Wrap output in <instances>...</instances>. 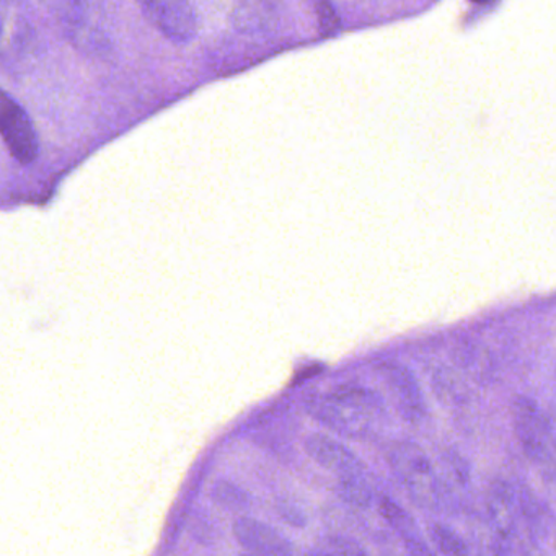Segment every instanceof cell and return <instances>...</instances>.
Segmentation results:
<instances>
[{
	"instance_id": "1",
	"label": "cell",
	"mask_w": 556,
	"mask_h": 556,
	"mask_svg": "<svg viewBox=\"0 0 556 556\" xmlns=\"http://www.w3.org/2000/svg\"><path fill=\"white\" fill-rule=\"evenodd\" d=\"M312 412L331 431L357 441L376 432L386 415V403L374 390L344 387L315 400Z\"/></svg>"
},
{
	"instance_id": "2",
	"label": "cell",
	"mask_w": 556,
	"mask_h": 556,
	"mask_svg": "<svg viewBox=\"0 0 556 556\" xmlns=\"http://www.w3.org/2000/svg\"><path fill=\"white\" fill-rule=\"evenodd\" d=\"M400 483L413 501L425 509H439L442 503L441 483L426 452L413 442H396L387 454Z\"/></svg>"
},
{
	"instance_id": "3",
	"label": "cell",
	"mask_w": 556,
	"mask_h": 556,
	"mask_svg": "<svg viewBox=\"0 0 556 556\" xmlns=\"http://www.w3.org/2000/svg\"><path fill=\"white\" fill-rule=\"evenodd\" d=\"M0 138L15 161L28 165L40 154V139L24 106L0 89Z\"/></svg>"
},
{
	"instance_id": "4",
	"label": "cell",
	"mask_w": 556,
	"mask_h": 556,
	"mask_svg": "<svg viewBox=\"0 0 556 556\" xmlns=\"http://www.w3.org/2000/svg\"><path fill=\"white\" fill-rule=\"evenodd\" d=\"M146 21L172 43L188 45L197 38L198 17L190 0H136Z\"/></svg>"
},
{
	"instance_id": "5",
	"label": "cell",
	"mask_w": 556,
	"mask_h": 556,
	"mask_svg": "<svg viewBox=\"0 0 556 556\" xmlns=\"http://www.w3.org/2000/svg\"><path fill=\"white\" fill-rule=\"evenodd\" d=\"M514 431L522 445L523 454L536 465L552 462V428L539 406L527 399L513 400Z\"/></svg>"
},
{
	"instance_id": "6",
	"label": "cell",
	"mask_w": 556,
	"mask_h": 556,
	"mask_svg": "<svg viewBox=\"0 0 556 556\" xmlns=\"http://www.w3.org/2000/svg\"><path fill=\"white\" fill-rule=\"evenodd\" d=\"M379 376L389 389L393 405L403 419L409 425H418L426 418L428 406L425 396L419 389L418 380L413 376L408 367L402 364H383L379 369Z\"/></svg>"
},
{
	"instance_id": "7",
	"label": "cell",
	"mask_w": 556,
	"mask_h": 556,
	"mask_svg": "<svg viewBox=\"0 0 556 556\" xmlns=\"http://www.w3.org/2000/svg\"><path fill=\"white\" fill-rule=\"evenodd\" d=\"M233 535L239 545L253 555L288 556L295 552L294 545L278 530L250 517H240L233 522Z\"/></svg>"
},
{
	"instance_id": "8",
	"label": "cell",
	"mask_w": 556,
	"mask_h": 556,
	"mask_svg": "<svg viewBox=\"0 0 556 556\" xmlns=\"http://www.w3.org/2000/svg\"><path fill=\"white\" fill-rule=\"evenodd\" d=\"M305 452L312 460L333 473L359 475L366 470L364 462L343 442L325 434H311L304 442Z\"/></svg>"
},
{
	"instance_id": "9",
	"label": "cell",
	"mask_w": 556,
	"mask_h": 556,
	"mask_svg": "<svg viewBox=\"0 0 556 556\" xmlns=\"http://www.w3.org/2000/svg\"><path fill=\"white\" fill-rule=\"evenodd\" d=\"M486 507L491 527L500 539H514L519 529L520 519L516 491L504 481H496L491 484Z\"/></svg>"
},
{
	"instance_id": "10",
	"label": "cell",
	"mask_w": 556,
	"mask_h": 556,
	"mask_svg": "<svg viewBox=\"0 0 556 556\" xmlns=\"http://www.w3.org/2000/svg\"><path fill=\"white\" fill-rule=\"evenodd\" d=\"M380 516L402 535L406 549L413 555H432V549L428 548L418 530H416L415 520L409 517L403 507H400L395 501L386 497L379 506Z\"/></svg>"
},
{
	"instance_id": "11",
	"label": "cell",
	"mask_w": 556,
	"mask_h": 556,
	"mask_svg": "<svg viewBox=\"0 0 556 556\" xmlns=\"http://www.w3.org/2000/svg\"><path fill=\"white\" fill-rule=\"evenodd\" d=\"M337 491L341 500L346 501L351 506L366 509L372 503V490L364 480L363 473L343 475L338 481Z\"/></svg>"
},
{
	"instance_id": "12",
	"label": "cell",
	"mask_w": 556,
	"mask_h": 556,
	"mask_svg": "<svg viewBox=\"0 0 556 556\" xmlns=\"http://www.w3.org/2000/svg\"><path fill=\"white\" fill-rule=\"evenodd\" d=\"M211 496L219 506L233 510V513L249 509L250 506V496L247 494V491L237 486L232 481H219V483L214 484Z\"/></svg>"
},
{
	"instance_id": "13",
	"label": "cell",
	"mask_w": 556,
	"mask_h": 556,
	"mask_svg": "<svg viewBox=\"0 0 556 556\" xmlns=\"http://www.w3.org/2000/svg\"><path fill=\"white\" fill-rule=\"evenodd\" d=\"M429 535H431L432 542L438 546L439 552L444 555H468L467 543L462 540V536L455 532L451 527L444 526V523H434L429 529Z\"/></svg>"
},
{
	"instance_id": "14",
	"label": "cell",
	"mask_w": 556,
	"mask_h": 556,
	"mask_svg": "<svg viewBox=\"0 0 556 556\" xmlns=\"http://www.w3.org/2000/svg\"><path fill=\"white\" fill-rule=\"evenodd\" d=\"M318 553H340V555H367V549L361 543L348 536H327L320 543Z\"/></svg>"
},
{
	"instance_id": "15",
	"label": "cell",
	"mask_w": 556,
	"mask_h": 556,
	"mask_svg": "<svg viewBox=\"0 0 556 556\" xmlns=\"http://www.w3.org/2000/svg\"><path fill=\"white\" fill-rule=\"evenodd\" d=\"M315 14H317L318 27L324 35L337 34L340 28V17L337 9L333 8L330 0H317L315 2Z\"/></svg>"
},
{
	"instance_id": "16",
	"label": "cell",
	"mask_w": 556,
	"mask_h": 556,
	"mask_svg": "<svg viewBox=\"0 0 556 556\" xmlns=\"http://www.w3.org/2000/svg\"><path fill=\"white\" fill-rule=\"evenodd\" d=\"M276 510H278L279 517L285 520L286 523L292 527H304L307 523V517H305L304 510L295 504L288 503V501H279L276 504Z\"/></svg>"
},
{
	"instance_id": "17",
	"label": "cell",
	"mask_w": 556,
	"mask_h": 556,
	"mask_svg": "<svg viewBox=\"0 0 556 556\" xmlns=\"http://www.w3.org/2000/svg\"><path fill=\"white\" fill-rule=\"evenodd\" d=\"M239 5H249V8L269 9V11H278L281 0H239Z\"/></svg>"
},
{
	"instance_id": "18",
	"label": "cell",
	"mask_w": 556,
	"mask_h": 556,
	"mask_svg": "<svg viewBox=\"0 0 556 556\" xmlns=\"http://www.w3.org/2000/svg\"><path fill=\"white\" fill-rule=\"evenodd\" d=\"M2 2H17V0H2Z\"/></svg>"
}]
</instances>
